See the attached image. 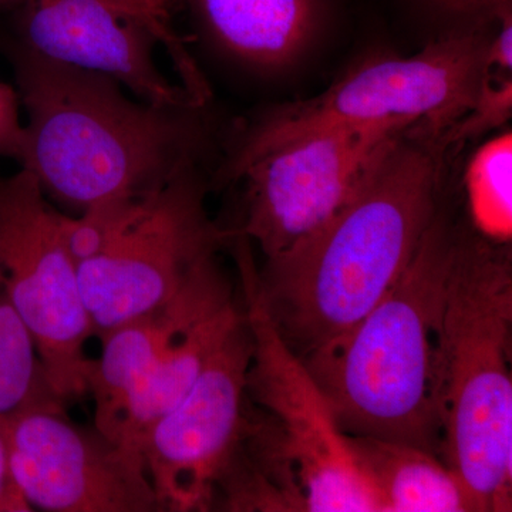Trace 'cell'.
Returning a JSON list of instances; mask_svg holds the SVG:
<instances>
[{
	"instance_id": "cell-9",
	"label": "cell",
	"mask_w": 512,
	"mask_h": 512,
	"mask_svg": "<svg viewBox=\"0 0 512 512\" xmlns=\"http://www.w3.org/2000/svg\"><path fill=\"white\" fill-rule=\"evenodd\" d=\"M16 37L39 55L113 77L140 99L205 106L202 82L170 16L138 0H16Z\"/></svg>"
},
{
	"instance_id": "cell-13",
	"label": "cell",
	"mask_w": 512,
	"mask_h": 512,
	"mask_svg": "<svg viewBox=\"0 0 512 512\" xmlns=\"http://www.w3.org/2000/svg\"><path fill=\"white\" fill-rule=\"evenodd\" d=\"M231 299V282L218 264V256H214L195 271L170 301L103 336L101 355L93 360L89 379L94 427L116 441L128 403L170 346L192 323Z\"/></svg>"
},
{
	"instance_id": "cell-1",
	"label": "cell",
	"mask_w": 512,
	"mask_h": 512,
	"mask_svg": "<svg viewBox=\"0 0 512 512\" xmlns=\"http://www.w3.org/2000/svg\"><path fill=\"white\" fill-rule=\"evenodd\" d=\"M453 144L451 128L414 124L345 208L256 269L269 315L296 355L352 329L406 271L443 204Z\"/></svg>"
},
{
	"instance_id": "cell-4",
	"label": "cell",
	"mask_w": 512,
	"mask_h": 512,
	"mask_svg": "<svg viewBox=\"0 0 512 512\" xmlns=\"http://www.w3.org/2000/svg\"><path fill=\"white\" fill-rule=\"evenodd\" d=\"M510 244L458 224L434 343L441 458L480 512L511 511Z\"/></svg>"
},
{
	"instance_id": "cell-20",
	"label": "cell",
	"mask_w": 512,
	"mask_h": 512,
	"mask_svg": "<svg viewBox=\"0 0 512 512\" xmlns=\"http://www.w3.org/2000/svg\"><path fill=\"white\" fill-rule=\"evenodd\" d=\"M434 12L453 20L456 25L497 22L511 12L512 0H423Z\"/></svg>"
},
{
	"instance_id": "cell-23",
	"label": "cell",
	"mask_w": 512,
	"mask_h": 512,
	"mask_svg": "<svg viewBox=\"0 0 512 512\" xmlns=\"http://www.w3.org/2000/svg\"><path fill=\"white\" fill-rule=\"evenodd\" d=\"M16 0H0V8H13Z\"/></svg>"
},
{
	"instance_id": "cell-2",
	"label": "cell",
	"mask_w": 512,
	"mask_h": 512,
	"mask_svg": "<svg viewBox=\"0 0 512 512\" xmlns=\"http://www.w3.org/2000/svg\"><path fill=\"white\" fill-rule=\"evenodd\" d=\"M2 47L28 116L20 168L67 210L133 200L200 165L204 106L140 99L107 74L56 62L15 37Z\"/></svg>"
},
{
	"instance_id": "cell-10",
	"label": "cell",
	"mask_w": 512,
	"mask_h": 512,
	"mask_svg": "<svg viewBox=\"0 0 512 512\" xmlns=\"http://www.w3.org/2000/svg\"><path fill=\"white\" fill-rule=\"evenodd\" d=\"M413 126L330 128L242 165L229 178L245 185L244 221L232 232L254 241L264 261L285 254L345 208Z\"/></svg>"
},
{
	"instance_id": "cell-5",
	"label": "cell",
	"mask_w": 512,
	"mask_h": 512,
	"mask_svg": "<svg viewBox=\"0 0 512 512\" xmlns=\"http://www.w3.org/2000/svg\"><path fill=\"white\" fill-rule=\"evenodd\" d=\"M234 242L252 336L247 393L268 416L255 421L248 413L241 456L258 474L271 510L383 512L328 400L269 315L248 239Z\"/></svg>"
},
{
	"instance_id": "cell-11",
	"label": "cell",
	"mask_w": 512,
	"mask_h": 512,
	"mask_svg": "<svg viewBox=\"0 0 512 512\" xmlns=\"http://www.w3.org/2000/svg\"><path fill=\"white\" fill-rule=\"evenodd\" d=\"M251 356L244 309L183 399L147 430L141 456L161 511H207L214 504L247 426Z\"/></svg>"
},
{
	"instance_id": "cell-22",
	"label": "cell",
	"mask_w": 512,
	"mask_h": 512,
	"mask_svg": "<svg viewBox=\"0 0 512 512\" xmlns=\"http://www.w3.org/2000/svg\"><path fill=\"white\" fill-rule=\"evenodd\" d=\"M138 2L146 3V5L158 10L165 16H170V18L173 8L178 5V0H138Z\"/></svg>"
},
{
	"instance_id": "cell-6",
	"label": "cell",
	"mask_w": 512,
	"mask_h": 512,
	"mask_svg": "<svg viewBox=\"0 0 512 512\" xmlns=\"http://www.w3.org/2000/svg\"><path fill=\"white\" fill-rule=\"evenodd\" d=\"M205 185L200 165H190L133 200L67 214V245L94 335L170 301L231 242V231L208 217Z\"/></svg>"
},
{
	"instance_id": "cell-15",
	"label": "cell",
	"mask_w": 512,
	"mask_h": 512,
	"mask_svg": "<svg viewBox=\"0 0 512 512\" xmlns=\"http://www.w3.org/2000/svg\"><path fill=\"white\" fill-rule=\"evenodd\" d=\"M348 439L383 512H480L466 481L436 454L372 437Z\"/></svg>"
},
{
	"instance_id": "cell-14",
	"label": "cell",
	"mask_w": 512,
	"mask_h": 512,
	"mask_svg": "<svg viewBox=\"0 0 512 512\" xmlns=\"http://www.w3.org/2000/svg\"><path fill=\"white\" fill-rule=\"evenodd\" d=\"M201 39L254 74L281 72L312 45L326 0H178Z\"/></svg>"
},
{
	"instance_id": "cell-18",
	"label": "cell",
	"mask_w": 512,
	"mask_h": 512,
	"mask_svg": "<svg viewBox=\"0 0 512 512\" xmlns=\"http://www.w3.org/2000/svg\"><path fill=\"white\" fill-rule=\"evenodd\" d=\"M33 406L64 403L47 382L35 342L0 285V417Z\"/></svg>"
},
{
	"instance_id": "cell-3",
	"label": "cell",
	"mask_w": 512,
	"mask_h": 512,
	"mask_svg": "<svg viewBox=\"0 0 512 512\" xmlns=\"http://www.w3.org/2000/svg\"><path fill=\"white\" fill-rule=\"evenodd\" d=\"M457 229L441 204L380 302L348 332L301 357L348 436L407 444L441 458L434 343Z\"/></svg>"
},
{
	"instance_id": "cell-17",
	"label": "cell",
	"mask_w": 512,
	"mask_h": 512,
	"mask_svg": "<svg viewBox=\"0 0 512 512\" xmlns=\"http://www.w3.org/2000/svg\"><path fill=\"white\" fill-rule=\"evenodd\" d=\"M464 185L474 231L497 244H511V131L478 148L467 164Z\"/></svg>"
},
{
	"instance_id": "cell-21",
	"label": "cell",
	"mask_w": 512,
	"mask_h": 512,
	"mask_svg": "<svg viewBox=\"0 0 512 512\" xmlns=\"http://www.w3.org/2000/svg\"><path fill=\"white\" fill-rule=\"evenodd\" d=\"M33 511L10 476L8 451L0 421V512Z\"/></svg>"
},
{
	"instance_id": "cell-7",
	"label": "cell",
	"mask_w": 512,
	"mask_h": 512,
	"mask_svg": "<svg viewBox=\"0 0 512 512\" xmlns=\"http://www.w3.org/2000/svg\"><path fill=\"white\" fill-rule=\"evenodd\" d=\"M497 22L453 26L416 55L367 60L319 96L271 111L242 128L220 175L229 180L262 154L330 128L394 121L450 130L476 107Z\"/></svg>"
},
{
	"instance_id": "cell-19",
	"label": "cell",
	"mask_w": 512,
	"mask_h": 512,
	"mask_svg": "<svg viewBox=\"0 0 512 512\" xmlns=\"http://www.w3.org/2000/svg\"><path fill=\"white\" fill-rule=\"evenodd\" d=\"M20 109L16 87L0 82V158H10L18 164L25 153L26 140Z\"/></svg>"
},
{
	"instance_id": "cell-8",
	"label": "cell",
	"mask_w": 512,
	"mask_h": 512,
	"mask_svg": "<svg viewBox=\"0 0 512 512\" xmlns=\"http://www.w3.org/2000/svg\"><path fill=\"white\" fill-rule=\"evenodd\" d=\"M64 221L28 170L0 177V285L66 404L89 393L94 333Z\"/></svg>"
},
{
	"instance_id": "cell-12",
	"label": "cell",
	"mask_w": 512,
	"mask_h": 512,
	"mask_svg": "<svg viewBox=\"0 0 512 512\" xmlns=\"http://www.w3.org/2000/svg\"><path fill=\"white\" fill-rule=\"evenodd\" d=\"M10 476L33 511H161L143 456L64 407L33 406L0 417Z\"/></svg>"
},
{
	"instance_id": "cell-16",
	"label": "cell",
	"mask_w": 512,
	"mask_h": 512,
	"mask_svg": "<svg viewBox=\"0 0 512 512\" xmlns=\"http://www.w3.org/2000/svg\"><path fill=\"white\" fill-rule=\"evenodd\" d=\"M244 316L235 299L224 303L185 330L128 403L116 443L141 454V443L154 421L180 402L201 375L214 350Z\"/></svg>"
}]
</instances>
